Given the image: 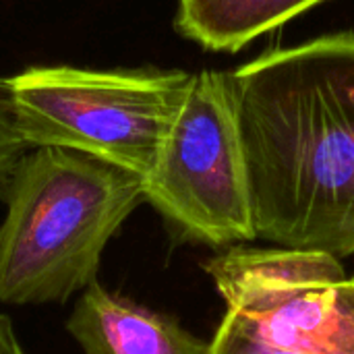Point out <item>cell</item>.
Instances as JSON below:
<instances>
[{
	"label": "cell",
	"instance_id": "obj_1",
	"mask_svg": "<svg viewBox=\"0 0 354 354\" xmlns=\"http://www.w3.org/2000/svg\"><path fill=\"white\" fill-rule=\"evenodd\" d=\"M257 239L354 255V33L278 48L228 73Z\"/></svg>",
	"mask_w": 354,
	"mask_h": 354
},
{
	"label": "cell",
	"instance_id": "obj_2",
	"mask_svg": "<svg viewBox=\"0 0 354 354\" xmlns=\"http://www.w3.org/2000/svg\"><path fill=\"white\" fill-rule=\"evenodd\" d=\"M0 303H66L97 280L106 245L145 201L141 176L64 147H31L0 183Z\"/></svg>",
	"mask_w": 354,
	"mask_h": 354
},
{
	"label": "cell",
	"instance_id": "obj_3",
	"mask_svg": "<svg viewBox=\"0 0 354 354\" xmlns=\"http://www.w3.org/2000/svg\"><path fill=\"white\" fill-rule=\"evenodd\" d=\"M185 71L37 66L10 79L17 124L29 147H64L143 180L187 97Z\"/></svg>",
	"mask_w": 354,
	"mask_h": 354
},
{
	"label": "cell",
	"instance_id": "obj_4",
	"mask_svg": "<svg viewBox=\"0 0 354 354\" xmlns=\"http://www.w3.org/2000/svg\"><path fill=\"white\" fill-rule=\"evenodd\" d=\"M205 272L226 303L209 354H354V284L336 255L232 247Z\"/></svg>",
	"mask_w": 354,
	"mask_h": 354
},
{
	"label": "cell",
	"instance_id": "obj_5",
	"mask_svg": "<svg viewBox=\"0 0 354 354\" xmlns=\"http://www.w3.org/2000/svg\"><path fill=\"white\" fill-rule=\"evenodd\" d=\"M143 183L145 201L183 239L212 247L257 239L228 73L193 75L158 162Z\"/></svg>",
	"mask_w": 354,
	"mask_h": 354
},
{
	"label": "cell",
	"instance_id": "obj_6",
	"mask_svg": "<svg viewBox=\"0 0 354 354\" xmlns=\"http://www.w3.org/2000/svg\"><path fill=\"white\" fill-rule=\"evenodd\" d=\"M83 354H209V342L176 319L89 284L66 319Z\"/></svg>",
	"mask_w": 354,
	"mask_h": 354
},
{
	"label": "cell",
	"instance_id": "obj_7",
	"mask_svg": "<svg viewBox=\"0 0 354 354\" xmlns=\"http://www.w3.org/2000/svg\"><path fill=\"white\" fill-rule=\"evenodd\" d=\"M326 0H180L176 29L209 52H239Z\"/></svg>",
	"mask_w": 354,
	"mask_h": 354
},
{
	"label": "cell",
	"instance_id": "obj_8",
	"mask_svg": "<svg viewBox=\"0 0 354 354\" xmlns=\"http://www.w3.org/2000/svg\"><path fill=\"white\" fill-rule=\"evenodd\" d=\"M27 149L31 147L23 139L17 124L10 79L0 77V183L8 176L12 166Z\"/></svg>",
	"mask_w": 354,
	"mask_h": 354
},
{
	"label": "cell",
	"instance_id": "obj_9",
	"mask_svg": "<svg viewBox=\"0 0 354 354\" xmlns=\"http://www.w3.org/2000/svg\"><path fill=\"white\" fill-rule=\"evenodd\" d=\"M0 354H27L19 344L10 317L4 313H0Z\"/></svg>",
	"mask_w": 354,
	"mask_h": 354
},
{
	"label": "cell",
	"instance_id": "obj_10",
	"mask_svg": "<svg viewBox=\"0 0 354 354\" xmlns=\"http://www.w3.org/2000/svg\"><path fill=\"white\" fill-rule=\"evenodd\" d=\"M351 280H353V284H354V276H351Z\"/></svg>",
	"mask_w": 354,
	"mask_h": 354
}]
</instances>
